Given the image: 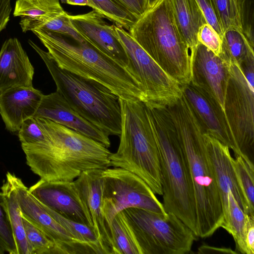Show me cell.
I'll list each match as a JSON object with an SVG mask.
<instances>
[{
    "mask_svg": "<svg viewBox=\"0 0 254 254\" xmlns=\"http://www.w3.org/2000/svg\"><path fill=\"white\" fill-rule=\"evenodd\" d=\"M46 140L21 145L31 170L47 181H73L83 172L110 167L111 152L104 144L67 127L35 117Z\"/></svg>",
    "mask_w": 254,
    "mask_h": 254,
    "instance_id": "obj_1",
    "label": "cell"
},
{
    "mask_svg": "<svg viewBox=\"0 0 254 254\" xmlns=\"http://www.w3.org/2000/svg\"><path fill=\"white\" fill-rule=\"evenodd\" d=\"M166 109L186 160L195 202L196 237L207 238L221 227L223 214L204 132L183 93Z\"/></svg>",
    "mask_w": 254,
    "mask_h": 254,
    "instance_id": "obj_2",
    "label": "cell"
},
{
    "mask_svg": "<svg viewBox=\"0 0 254 254\" xmlns=\"http://www.w3.org/2000/svg\"><path fill=\"white\" fill-rule=\"evenodd\" d=\"M61 68L106 86L120 99L145 102L141 86L125 67L87 41L71 42L65 37L40 29L32 31Z\"/></svg>",
    "mask_w": 254,
    "mask_h": 254,
    "instance_id": "obj_3",
    "label": "cell"
},
{
    "mask_svg": "<svg viewBox=\"0 0 254 254\" xmlns=\"http://www.w3.org/2000/svg\"><path fill=\"white\" fill-rule=\"evenodd\" d=\"M145 106L159 151L164 208L178 217L196 236L194 199L175 126L166 107Z\"/></svg>",
    "mask_w": 254,
    "mask_h": 254,
    "instance_id": "obj_4",
    "label": "cell"
},
{
    "mask_svg": "<svg viewBox=\"0 0 254 254\" xmlns=\"http://www.w3.org/2000/svg\"><path fill=\"white\" fill-rule=\"evenodd\" d=\"M129 33L170 77L182 86L190 83L192 60L176 23L170 0H158Z\"/></svg>",
    "mask_w": 254,
    "mask_h": 254,
    "instance_id": "obj_5",
    "label": "cell"
},
{
    "mask_svg": "<svg viewBox=\"0 0 254 254\" xmlns=\"http://www.w3.org/2000/svg\"><path fill=\"white\" fill-rule=\"evenodd\" d=\"M121 131L120 143L110 156V166L136 174L155 194L162 195L160 158L145 104L140 100L120 99Z\"/></svg>",
    "mask_w": 254,
    "mask_h": 254,
    "instance_id": "obj_6",
    "label": "cell"
},
{
    "mask_svg": "<svg viewBox=\"0 0 254 254\" xmlns=\"http://www.w3.org/2000/svg\"><path fill=\"white\" fill-rule=\"evenodd\" d=\"M29 45L45 64L57 90L82 117L109 135L119 136L121 131V108L119 98L106 86L60 67L30 40Z\"/></svg>",
    "mask_w": 254,
    "mask_h": 254,
    "instance_id": "obj_7",
    "label": "cell"
},
{
    "mask_svg": "<svg viewBox=\"0 0 254 254\" xmlns=\"http://www.w3.org/2000/svg\"><path fill=\"white\" fill-rule=\"evenodd\" d=\"M140 254L190 253L197 237L178 217L137 208L123 210Z\"/></svg>",
    "mask_w": 254,
    "mask_h": 254,
    "instance_id": "obj_8",
    "label": "cell"
},
{
    "mask_svg": "<svg viewBox=\"0 0 254 254\" xmlns=\"http://www.w3.org/2000/svg\"><path fill=\"white\" fill-rule=\"evenodd\" d=\"M115 31L126 51L127 69L140 83L148 106L165 108L181 97L182 86L166 73L136 42L129 32L114 25Z\"/></svg>",
    "mask_w": 254,
    "mask_h": 254,
    "instance_id": "obj_9",
    "label": "cell"
},
{
    "mask_svg": "<svg viewBox=\"0 0 254 254\" xmlns=\"http://www.w3.org/2000/svg\"><path fill=\"white\" fill-rule=\"evenodd\" d=\"M221 58L226 62L230 73L224 99L225 114L241 157L254 166V86L235 61Z\"/></svg>",
    "mask_w": 254,
    "mask_h": 254,
    "instance_id": "obj_10",
    "label": "cell"
},
{
    "mask_svg": "<svg viewBox=\"0 0 254 254\" xmlns=\"http://www.w3.org/2000/svg\"><path fill=\"white\" fill-rule=\"evenodd\" d=\"M101 176L102 210L109 228L114 217L129 208L167 214L150 187L136 174L122 168L109 167L102 170Z\"/></svg>",
    "mask_w": 254,
    "mask_h": 254,
    "instance_id": "obj_11",
    "label": "cell"
},
{
    "mask_svg": "<svg viewBox=\"0 0 254 254\" xmlns=\"http://www.w3.org/2000/svg\"><path fill=\"white\" fill-rule=\"evenodd\" d=\"M14 188L22 215L42 231L54 243L53 254H100L95 247L76 239L55 220L30 193L21 179L7 172Z\"/></svg>",
    "mask_w": 254,
    "mask_h": 254,
    "instance_id": "obj_12",
    "label": "cell"
},
{
    "mask_svg": "<svg viewBox=\"0 0 254 254\" xmlns=\"http://www.w3.org/2000/svg\"><path fill=\"white\" fill-rule=\"evenodd\" d=\"M182 91L204 133L228 146L235 157L241 156L224 110L218 103L190 83L183 86Z\"/></svg>",
    "mask_w": 254,
    "mask_h": 254,
    "instance_id": "obj_13",
    "label": "cell"
},
{
    "mask_svg": "<svg viewBox=\"0 0 254 254\" xmlns=\"http://www.w3.org/2000/svg\"><path fill=\"white\" fill-rule=\"evenodd\" d=\"M29 191L43 205L66 218L93 229L73 181L40 179L29 188Z\"/></svg>",
    "mask_w": 254,
    "mask_h": 254,
    "instance_id": "obj_14",
    "label": "cell"
},
{
    "mask_svg": "<svg viewBox=\"0 0 254 254\" xmlns=\"http://www.w3.org/2000/svg\"><path fill=\"white\" fill-rule=\"evenodd\" d=\"M229 76L226 62L198 43L192 60L190 83L214 99L224 110Z\"/></svg>",
    "mask_w": 254,
    "mask_h": 254,
    "instance_id": "obj_15",
    "label": "cell"
},
{
    "mask_svg": "<svg viewBox=\"0 0 254 254\" xmlns=\"http://www.w3.org/2000/svg\"><path fill=\"white\" fill-rule=\"evenodd\" d=\"M68 17L74 29L85 41L127 68V55L114 24H108L104 17L94 10Z\"/></svg>",
    "mask_w": 254,
    "mask_h": 254,
    "instance_id": "obj_16",
    "label": "cell"
},
{
    "mask_svg": "<svg viewBox=\"0 0 254 254\" xmlns=\"http://www.w3.org/2000/svg\"><path fill=\"white\" fill-rule=\"evenodd\" d=\"M102 170L84 171L73 182L104 254H113L110 230L102 210Z\"/></svg>",
    "mask_w": 254,
    "mask_h": 254,
    "instance_id": "obj_17",
    "label": "cell"
},
{
    "mask_svg": "<svg viewBox=\"0 0 254 254\" xmlns=\"http://www.w3.org/2000/svg\"><path fill=\"white\" fill-rule=\"evenodd\" d=\"M203 136L219 191L223 214L222 224L227 217L228 196L230 192L232 193L235 199L245 213L249 215L245 200L236 177L233 164L234 158L231 155L230 148L227 145L206 133H203Z\"/></svg>",
    "mask_w": 254,
    "mask_h": 254,
    "instance_id": "obj_18",
    "label": "cell"
},
{
    "mask_svg": "<svg viewBox=\"0 0 254 254\" xmlns=\"http://www.w3.org/2000/svg\"><path fill=\"white\" fill-rule=\"evenodd\" d=\"M34 117L47 119L86 135L104 144L111 145L109 135L82 117L57 91L42 96Z\"/></svg>",
    "mask_w": 254,
    "mask_h": 254,
    "instance_id": "obj_19",
    "label": "cell"
},
{
    "mask_svg": "<svg viewBox=\"0 0 254 254\" xmlns=\"http://www.w3.org/2000/svg\"><path fill=\"white\" fill-rule=\"evenodd\" d=\"M34 68L16 38H9L0 51V93L16 87L33 86Z\"/></svg>",
    "mask_w": 254,
    "mask_h": 254,
    "instance_id": "obj_20",
    "label": "cell"
},
{
    "mask_svg": "<svg viewBox=\"0 0 254 254\" xmlns=\"http://www.w3.org/2000/svg\"><path fill=\"white\" fill-rule=\"evenodd\" d=\"M43 94L32 87H16L0 93V115L5 128L19 130L22 123L34 117Z\"/></svg>",
    "mask_w": 254,
    "mask_h": 254,
    "instance_id": "obj_21",
    "label": "cell"
},
{
    "mask_svg": "<svg viewBox=\"0 0 254 254\" xmlns=\"http://www.w3.org/2000/svg\"><path fill=\"white\" fill-rule=\"evenodd\" d=\"M64 12L59 0H17L13 15L21 17L19 24L26 32L41 28Z\"/></svg>",
    "mask_w": 254,
    "mask_h": 254,
    "instance_id": "obj_22",
    "label": "cell"
},
{
    "mask_svg": "<svg viewBox=\"0 0 254 254\" xmlns=\"http://www.w3.org/2000/svg\"><path fill=\"white\" fill-rule=\"evenodd\" d=\"M170 2L176 23L193 60L198 44V31L207 22L195 0H170Z\"/></svg>",
    "mask_w": 254,
    "mask_h": 254,
    "instance_id": "obj_23",
    "label": "cell"
},
{
    "mask_svg": "<svg viewBox=\"0 0 254 254\" xmlns=\"http://www.w3.org/2000/svg\"><path fill=\"white\" fill-rule=\"evenodd\" d=\"M1 190L6 212L15 242L17 254H32L26 237L22 212L15 189L7 175Z\"/></svg>",
    "mask_w": 254,
    "mask_h": 254,
    "instance_id": "obj_24",
    "label": "cell"
},
{
    "mask_svg": "<svg viewBox=\"0 0 254 254\" xmlns=\"http://www.w3.org/2000/svg\"><path fill=\"white\" fill-rule=\"evenodd\" d=\"M221 27L243 33L246 17L254 6V0H212ZM244 35V34H243Z\"/></svg>",
    "mask_w": 254,
    "mask_h": 254,
    "instance_id": "obj_25",
    "label": "cell"
},
{
    "mask_svg": "<svg viewBox=\"0 0 254 254\" xmlns=\"http://www.w3.org/2000/svg\"><path fill=\"white\" fill-rule=\"evenodd\" d=\"M219 57L234 60L242 70L254 67V47L242 33L236 30L229 29L224 32Z\"/></svg>",
    "mask_w": 254,
    "mask_h": 254,
    "instance_id": "obj_26",
    "label": "cell"
},
{
    "mask_svg": "<svg viewBox=\"0 0 254 254\" xmlns=\"http://www.w3.org/2000/svg\"><path fill=\"white\" fill-rule=\"evenodd\" d=\"M109 229L113 254H140L123 211L114 217Z\"/></svg>",
    "mask_w": 254,
    "mask_h": 254,
    "instance_id": "obj_27",
    "label": "cell"
},
{
    "mask_svg": "<svg viewBox=\"0 0 254 254\" xmlns=\"http://www.w3.org/2000/svg\"><path fill=\"white\" fill-rule=\"evenodd\" d=\"M228 215L221 227L232 236L236 250L246 254L244 232L247 214L240 207L231 192L228 194Z\"/></svg>",
    "mask_w": 254,
    "mask_h": 254,
    "instance_id": "obj_28",
    "label": "cell"
},
{
    "mask_svg": "<svg viewBox=\"0 0 254 254\" xmlns=\"http://www.w3.org/2000/svg\"><path fill=\"white\" fill-rule=\"evenodd\" d=\"M237 181L245 200L249 215L254 216V166L248 164L241 156L233 159Z\"/></svg>",
    "mask_w": 254,
    "mask_h": 254,
    "instance_id": "obj_29",
    "label": "cell"
},
{
    "mask_svg": "<svg viewBox=\"0 0 254 254\" xmlns=\"http://www.w3.org/2000/svg\"><path fill=\"white\" fill-rule=\"evenodd\" d=\"M91 8L104 18L129 31L138 19L114 0H90Z\"/></svg>",
    "mask_w": 254,
    "mask_h": 254,
    "instance_id": "obj_30",
    "label": "cell"
},
{
    "mask_svg": "<svg viewBox=\"0 0 254 254\" xmlns=\"http://www.w3.org/2000/svg\"><path fill=\"white\" fill-rule=\"evenodd\" d=\"M45 210L64 228L80 242L90 245L98 250L100 254L104 252L93 230L90 227L66 218L41 204Z\"/></svg>",
    "mask_w": 254,
    "mask_h": 254,
    "instance_id": "obj_31",
    "label": "cell"
},
{
    "mask_svg": "<svg viewBox=\"0 0 254 254\" xmlns=\"http://www.w3.org/2000/svg\"><path fill=\"white\" fill-rule=\"evenodd\" d=\"M22 218L26 237L32 254H53L54 243L27 219L23 216Z\"/></svg>",
    "mask_w": 254,
    "mask_h": 254,
    "instance_id": "obj_32",
    "label": "cell"
},
{
    "mask_svg": "<svg viewBox=\"0 0 254 254\" xmlns=\"http://www.w3.org/2000/svg\"><path fill=\"white\" fill-rule=\"evenodd\" d=\"M68 15L65 11L44 24L39 29L47 32H54L64 36H68L77 42L82 43L86 41L74 29L70 23Z\"/></svg>",
    "mask_w": 254,
    "mask_h": 254,
    "instance_id": "obj_33",
    "label": "cell"
},
{
    "mask_svg": "<svg viewBox=\"0 0 254 254\" xmlns=\"http://www.w3.org/2000/svg\"><path fill=\"white\" fill-rule=\"evenodd\" d=\"M0 250L4 253L17 254L15 242L1 192H0Z\"/></svg>",
    "mask_w": 254,
    "mask_h": 254,
    "instance_id": "obj_34",
    "label": "cell"
},
{
    "mask_svg": "<svg viewBox=\"0 0 254 254\" xmlns=\"http://www.w3.org/2000/svg\"><path fill=\"white\" fill-rule=\"evenodd\" d=\"M18 137L21 145H35L46 140L45 135L34 117L22 123L18 130Z\"/></svg>",
    "mask_w": 254,
    "mask_h": 254,
    "instance_id": "obj_35",
    "label": "cell"
},
{
    "mask_svg": "<svg viewBox=\"0 0 254 254\" xmlns=\"http://www.w3.org/2000/svg\"><path fill=\"white\" fill-rule=\"evenodd\" d=\"M197 39L215 55L220 57L222 53V40L214 28L207 23L199 29Z\"/></svg>",
    "mask_w": 254,
    "mask_h": 254,
    "instance_id": "obj_36",
    "label": "cell"
},
{
    "mask_svg": "<svg viewBox=\"0 0 254 254\" xmlns=\"http://www.w3.org/2000/svg\"><path fill=\"white\" fill-rule=\"evenodd\" d=\"M205 20L217 32L222 40L224 32L219 23L212 0H195Z\"/></svg>",
    "mask_w": 254,
    "mask_h": 254,
    "instance_id": "obj_37",
    "label": "cell"
},
{
    "mask_svg": "<svg viewBox=\"0 0 254 254\" xmlns=\"http://www.w3.org/2000/svg\"><path fill=\"white\" fill-rule=\"evenodd\" d=\"M138 19L148 10V0H114Z\"/></svg>",
    "mask_w": 254,
    "mask_h": 254,
    "instance_id": "obj_38",
    "label": "cell"
},
{
    "mask_svg": "<svg viewBox=\"0 0 254 254\" xmlns=\"http://www.w3.org/2000/svg\"><path fill=\"white\" fill-rule=\"evenodd\" d=\"M246 254H254V216L247 214L244 232Z\"/></svg>",
    "mask_w": 254,
    "mask_h": 254,
    "instance_id": "obj_39",
    "label": "cell"
},
{
    "mask_svg": "<svg viewBox=\"0 0 254 254\" xmlns=\"http://www.w3.org/2000/svg\"><path fill=\"white\" fill-rule=\"evenodd\" d=\"M11 10V0H0V32L6 27Z\"/></svg>",
    "mask_w": 254,
    "mask_h": 254,
    "instance_id": "obj_40",
    "label": "cell"
},
{
    "mask_svg": "<svg viewBox=\"0 0 254 254\" xmlns=\"http://www.w3.org/2000/svg\"><path fill=\"white\" fill-rule=\"evenodd\" d=\"M198 254H238L230 248H218L202 245L198 249Z\"/></svg>",
    "mask_w": 254,
    "mask_h": 254,
    "instance_id": "obj_41",
    "label": "cell"
},
{
    "mask_svg": "<svg viewBox=\"0 0 254 254\" xmlns=\"http://www.w3.org/2000/svg\"><path fill=\"white\" fill-rule=\"evenodd\" d=\"M64 3H66L71 5H86L91 7L90 0H61Z\"/></svg>",
    "mask_w": 254,
    "mask_h": 254,
    "instance_id": "obj_42",
    "label": "cell"
},
{
    "mask_svg": "<svg viewBox=\"0 0 254 254\" xmlns=\"http://www.w3.org/2000/svg\"><path fill=\"white\" fill-rule=\"evenodd\" d=\"M158 1V0H148V10L152 8Z\"/></svg>",
    "mask_w": 254,
    "mask_h": 254,
    "instance_id": "obj_43",
    "label": "cell"
},
{
    "mask_svg": "<svg viewBox=\"0 0 254 254\" xmlns=\"http://www.w3.org/2000/svg\"><path fill=\"white\" fill-rule=\"evenodd\" d=\"M4 254V253L3 251H2L1 250H0V254Z\"/></svg>",
    "mask_w": 254,
    "mask_h": 254,
    "instance_id": "obj_44",
    "label": "cell"
}]
</instances>
